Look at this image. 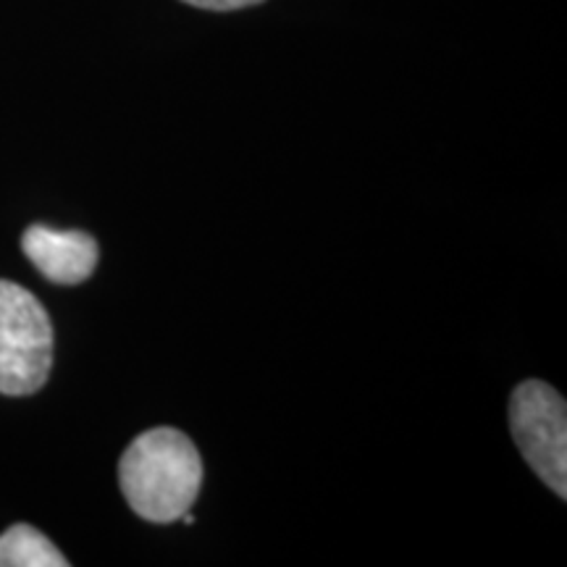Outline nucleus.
I'll use <instances>...</instances> for the list:
<instances>
[{
  "mask_svg": "<svg viewBox=\"0 0 567 567\" xmlns=\"http://www.w3.org/2000/svg\"><path fill=\"white\" fill-rule=\"evenodd\" d=\"M118 481L130 507L151 523L182 520L203 486V460L189 436L151 429L126 446Z\"/></svg>",
  "mask_w": 567,
  "mask_h": 567,
  "instance_id": "1",
  "label": "nucleus"
},
{
  "mask_svg": "<svg viewBox=\"0 0 567 567\" xmlns=\"http://www.w3.org/2000/svg\"><path fill=\"white\" fill-rule=\"evenodd\" d=\"M53 368V323L38 297L0 279V394H34Z\"/></svg>",
  "mask_w": 567,
  "mask_h": 567,
  "instance_id": "2",
  "label": "nucleus"
},
{
  "mask_svg": "<svg viewBox=\"0 0 567 567\" xmlns=\"http://www.w3.org/2000/svg\"><path fill=\"white\" fill-rule=\"evenodd\" d=\"M509 429L526 463L557 496H567V405L544 381H526L509 400Z\"/></svg>",
  "mask_w": 567,
  "mask_h": 567,
  "instance_id": "3",
  "label": "nucleus"
},
{
  "mask_svg": "<svg viewBox=\"0 0 567 567\" xmlns=\"http://www.w3.org/2000/svg\"><path fill=\"white\" fill-rule=\"evenodd\" d=\"M21 250L45 279L55 284H82L97 266V243L84 231L30 226L21 237Z\"/></svg>",
  "mask_w": 567,
  "mask_h": 567,
  "instance_id": "4",
  "label": "nucleus"
},
{
  "mask_svg": "<svg viewBox=\"0 0 567 567\" xmlns=\"http://www.w3.org/2000/svg\"><path fill=\"white\" fill-rule=\"evenodd\" d=\"M69 559L38 528L19 523L0 534V567H66Z\"/></svg>",
  "mask_w": 567,
  "mask_h": 567,
  "instance_id": "5",
  "label": "nucleus"
},
{
  "mask_svg": "<svg viewBox=\"0 0 567 567\" xmlns=\"http://www.w3.org/2000/svg\"><path fill=\"white\" fill-rule=\"evenodd\" d=\"M182 3L195 6V9H205V11H239V9H247V6L264 3V0H182Z\"/></svg>",
  "mask_w": 567,
  "mask_h": 567,
  "instance_id": "6",
  "label": "nucleus"
}]
</instances>
